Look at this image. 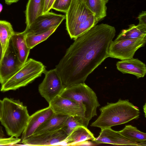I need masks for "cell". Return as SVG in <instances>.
Listing matches in <instances>:
<instances>
[{
  "label": "cell",
  "instance_id": "cell-3",
  "mask_svg": "<svg viewBox=\"0 0 146 146\" xmlns=\"http://www.w3.org/2000/svg\"><path fill=\"white\" fill-rule=\"evenodd\" d=\"M29 116L27 106L19 100L5 98L2 100L0 121L8 135L17 138L20 136Z\"/></svg>",
  "mask_w": 146,
  "mask_h": 146
},
{
  "label": "cell",
  "instance_id": "cell-31",
  "mask_svg": "<svg viewBox=\"0 0 146 146\" xmlns=\"http://www.w3.org/2000/svg\"><path fill=\"white\" fill-rule=\"evenodd\" d=\"M19 0H5V3L8 5H10L11 4L17 3Z\"/></svg>",
  "mask_w": 146,
  "mask_h": 146
},
{
  "label": "cell",
  "instance_id": "cell-15",
  "mask_svg": "<svg viewBox=\"0 0 146 146\" xmlns=\"http://www.w3.org/2000/svg\"><path fill=\"white\" fill-rule=\"evenodd\" d=\"M116 66L117 69L122 73L133 75L137 79L143 77L146 73L145 64L137 58L121 60L117 62Z\"/></svg>",
  "mask_w": 146,
  "mask_h": 146
},
{
  "label": "cell",
  "instance_id": "cell-9",
  "mask_svg": "<svg viewBox=\"0 0 146 146\" xmlns=\"http://www.w3.org/2000/svg\"><path fill=\"white\" fill-rule=\"evenodd\" d=\"M93 15L85 0H72L66 16V29L69 35L79 24Z\"/></svg>",
  "mask_w": 146,
  "mask_h": 146
},
{
  "label": "cell",
  "instance_id": "cell-22",
  "mask_svg": "<svg viewBox=\"0 0 146 146\" xmlns=\"http://www.w3.org/2000/svg\"><path fill=\"white\" fill-rule=\"evenodd\" d=\"M15 33L12 26L9 22L5 21L0 20V42L3 49L2 58L4 56L11 38Z\"/></svg>",
  "mask_w": 146,
  "mask_h": 146
},
{
  "label": "cell",
  "instance_id": "cell-18",
  "mask_svg": "<svg viewBox=\"0 0 146 146\" xmlns=\"http://www.w3.org/2000/svg\"><path fill=\"white\" fill-rule=\"evenodd\" d=\"M68 116L54 114L39 126L33 135H37L61 129Z\"/></svg>",
  "mask_w": 146,
  "mask_h": 146
},
{
  "label": "cell",
  "instance_id": "cell-11",
  "mask_svg": "<svg viewBox=\"0 0 146 146\" xmlns=\"http://www.w3.org/2000/svg\"><path fill=\"white\" fill-rule=\"evenodd\" d=\"M65 18V15L48 12L36 17L28 27H26L24 32L31 34L42 33L58 26Z\"/></svg>",
  "mask_w": 146,
  "mask_h": 146
},
{
  "label": "cell",
  "instance_id": "cell-13",
  "mask_svg": "<svg viewBox=\"0 0 146 146\" xmlns=\"http://www.w3.org/2000/svg\"><path fill=\"white\" fill-rule=\"evenodd\" d=\"M98 144L105 143L118 145L146 146V142H136L125 137L118 131L109 127L101 129L99 136L93 141Z\"/></svg>",
  "mask_w": 146,
  "mask_h": 146
},
{
  "label": "cell",
  "instance_id": "cell-33",
  "mask_svg": "<svg viewBox=\"0 0 146 146\" xmlns=\"http://www.w3.org/2000/svg\"><path fill=\"white\" fill-rule=\"evenodd\" d=\"M5 136L2 127L0 126V137H3Z\"/></svg>",
  "mask_w": 146,
  "mask_h": 146
},
{
  "label": "cell",
  "instance_id": "cell-14",
  "mask_svg": "<svg viewBox=\"0 0 146 146\" xmlns=\"http://www.w3.org/2000/svg\"><path fill=\"white\" fill-rule=\"evenodd\" d=\"M54 114L49 106L36 111L30 116L22 135L23 140L33 135L41 125Z\"/></svg>",
  "mask_w": 146,
  "mask_h": 146
},
{
  "label": "cell",
  "instance_id": "cell-35",
  "mask_svg": "<svg viewBox=\"0 0 146 146\" xmlns=\"http://www.w3.org/2000/svg\"><path fill=\"white\" fill-rule=\"evenodd\" d=\"M2 106V100L0 99V119H1V110Z\"/></svg>",
  "mask_w": 146,
  "mask_h": 146
},
{
  "label": "cell",
  "instance_id": "cell-1",
  "mask_svg": "<svg viewBox=\"0 0 146 146\" xmlns=\"http://www.w3.org/2000/svg\"><path fill=\"white\" fill-rule=\"evenodd\" d=\"M115 33L114 27L101 23L74 40L56 66L64 88L84 83L88 76L108 57Z\"/></svg>",
  "mask_w": 146,
  "mask_h": 146
},
{
  "label": "cell",
  "instance_id": "cell-7",
  "mask_svg": "<svg viewBox=\"0 0 146 146\" xmlns=\"http://www.w3.org/2000/svg\"><path fill=\"white\" fill-rule=\"evenodd\" d=\"M146 39H127L112 41L109 48L108 57L123 60L133 58L140 48L144 46Z\"/></svg>",
  "mask_w": 146,
  "mask_h": 146
},
{
  "label": "cell",
  "instance_id": "cell-12",
  "mask_svg": "<svg viewBox=\"0 0 146 146\" xmlns=\"http://www.w3.org/2000/svg\"><path fill=\"white\" fill-rule=\"evenodd\" d=\"M62 129L37 135H32L22 140L24 145H60L68 136Z\"/></svg>",
  "mask_w": 146,
  "mask_h": 146
},
{
  "label": "cell",
  "instance_id": "cell-27",
  "mask_svg": "<svg viewBox=\"0 0 146 146\" xmlns=\"http://www.w3.org/2000/svg\"><path fill=\"white\" fill-rule=\"evenodd\" d=\"M72 0H55L52 9L66 13L71 5Z\"/></svg>",
  "mask_w": 146,
  "mask_h": 146
},
{
  "label": "cell",
  "instance_id": "cell-6",
  "mask_svg": "<svg viewBox=\"0 0 146 146\" xmlns=\"http://www.w3.org/2000/svg\"><path fill=\"white\" fill-rule=\"evenodd\" d=\"M48 104L54 113L77 117L80 122L87 127L89 123L85 118V111L77 102L59 95Z\"/></svg>",
  "mask_w": 146,
  "mask_h": 146
},
{
  "label": "cell",
  "instance_id": "cell-32",
  "mask_svg": "<svg viewBox=\"0 0 146 146\" xmlns=\"http://www.w3.org/2000/svg\"><path fill=\"white\" fill-rule=\"evenodd\" d=\"M50 0H45V5L43 14L45 13L46 11Z\"/></svg>",
  "mask_w": 146,
  "mask_h": 146
},
{
  "label": "cell",
  "instance_id": "cell-29",
  "mask_svg": "<svg viewBox=\"0 0 146 146\" xmlns=\"http://www.w3.org/2000/svg\"><path fill=\"white\" fill-rule=\"evenodd\" d=\"M139 21L138 24L146 25V11H142L137 17Z\"/></svg>",
  "mask_w": 146,
  "mask_h": 146
},
{
  "label": "cell",
  "instance_id": "cell-30",
  "mask_svg": "<svg viewBox=\"0 0 146 146\" xmlns=\"http://www.w3.org/2000/svg\"><path fill=\"white\" fill-rule=\"evenodd\" d=\"M54 1L55 0H50L46 11L45 13L49 12L50 10L52 9V5Z\"/></svg>",
  "mask_w": 146,
  "mask_h": 146
},
{
  "label": "cell",
  "instance_id": "cell-5",
  "mask_svg": "<svg viewBox=\"0 0 146 146\" xmlns=\"http://www.w3.org/2000/svg\"><path fill=\"white\" fill-rule=\"evenodd\" d=\"M60 96L79 103L85 111V117L89 123L97 115V109L100 106L95 93L85 83L64 88Z\"/></svg>",
  "mask_w": 146,
  "mask_h": 146
},
{
  "label": "cell",
  "instance_id": "cell-36",
  "mask_svg": "<svg viewBox=\"0 0 146 146\" xmlns=\"http://www.w3.org/2000/svg\"><path fill=\"white\" fill-rule=\"evenodd\" d=\"M146 103H145V105L143 106V109L144 112L145 113V117H146Z\"/></svg>",
  "mask_w": 146,
  "mask_h": 146
},
{
  "label": "cell",
  "instance_id": "cell-21",
  "mask_svg": "<svg viewBox=\"0 0 146 146\" xmlns=\"http://www.w3.org/2000/svg\"><path fill=\"white\" fill-rule=\"evenodd\" d=\"M86 4L98 22L106 16V5L109 0H85Z\"/></svg>",
  "mask_w": 146,
  "mask_h": 146
},
{
  "label": "cell",
  "instance_id": "cell-25",
  "mask_svg": "<svg viewBox=\"0 0 146 146\" xmlns=\"http://www.w3.org/2000/svg\"><path fill=\"white\" fill-rule=\"evenodd\" d=\"M98 22L94 15L79 24L69 35L71 39L74 40L96 25Z\"/></svg>",
  "mask_w": 146,
  "mask_h": 146
},
{
  "label": "cell",
  "instance_id": "cell-20",
  "mask_svg": "<svg viewBox=\"0 0 146 146\" xmlns=\"http://www.w3.org/2000/svg\"><path fill=\"white\" fill-rule=\"evenodd\" d=\"M127 39H146V25H130L128 28L121 31L115 40Z\"/></svg>",
  "mask_w": 146,
  "mask_h": 146
},
{
  "label": "cell",
  "instance_id": "cell-23",
  "mask_svg": "<svg viewBox=\"0 0 146 146\" xmlns=\"http://www.w3.org/2000/svg\"><path fill=\"white\" fill-rule=\"evenodd\" d=\"M56 26L45 31L36 33H25V40L27 47L32 49L36 45L46 40L56 29Z\"/></svg>",
  "mask_w": 146,
  "mask_h": 146
},
{
  "label": "cell",
  "instance_id": "cell-26",
  "mask_svg": "<svg viewBox=\"0 0 146 146\" xmlns=\"http://www.w3.org/2000/svg\"><path fill=\"white\" fill-rule=\"evenodd\" d=\"M81 126L84 125L78 121L77 117L68 116L61 129L68 135L76 128Z\"/></svg>",
  "mask_w": 146,
  "mask_h": 146
},
{
  "label": "cell",
  "instance_id": "cell-4",
  "mask_svg": "<svg viewBox=\"0 0 146 146\" xmlns=\"http://www.w3.org/2000/svg\"><path fill=\"white\" fill-rule=\"evenodd\" d=\"M46 68L41 62L31 58L27 59L15 73L1 85V91L15 90L26 86L44 73Z\"/></svg>",
  "mask_w": 146,
  "mask_h": 146
},
{
  "label": "cell",
  "instance_id": "cell-34",
  "mask_svg": "<svg viewBox=\"0 0 146 146\" xmlns=\"http://www.w3.org/2000/svg\"><path fill=\"white\" fill-rule=\"evenodd\" d=\"M3 54V49L2 46L0 42V62L1 59Z\"/></svg>",
  "mask_w": 146,
  "mask_h": 146
},
{
  "label": "cell",
  "instance_id": "cell-2",
  "mask_svg": "<svg viewBox=\"0 0 146 146\" xmlns=\"http://www.w3.org/2000/svg\"><path fill=\"white\" fill-rule=\"evenodd\" d=\"M100 114L90 125L102 129L127 123L139 117V110L129 100L119 99L115 103H108L99 109Z\"/></svg>",
  "mask_w": 146,
  "mask_h": 146
},
{
  "label": "cell",
  "instance_id": "cell-16",
  "mask_svg": "<svg viewBox=\"0 0 146 146\" xmlns=\"http://www.w3.org/2000/svg\"><path fill=\"white\" fill-rule=\"evenodd\" d=\"M25 33L15 32L11 39V42L17 57L22 64L28 59L30 49L27 45L25 40Z\"/></svg>",
  "mask_w": 146,
  "mask_h": 146
},
{
  "label": "cell",
  "instance_id": "cell-24",
  "mask_svg": "<svg viewBox=\"0 0 146 146\" xmlns=\"http://www.w3.org/2000/svg\"><path fill=\"white\" fill-rule=\"evenodd\" d=\"M118 132L125 137L133 141L139 143L146 142V133L131 125H126L123 129Z\"/></svg>",
  "mask_w": 146,
  "mask_h": 146
},
{
  "label": "cell",
  "instance_id": "cell-28",
  "mask_svg": "<svg viewBox=\"0 0 146 146\" xmlns=\"http://www.w3.org/2000/svg\"><path fill=\"white\" fill-rule=\"evenodd\" d=\"M21 139L13 136L7 138L0 137V145H16Z\"/></svg>",
  "mask_w": 146,
  "mask_h": 146
},
{
  "label": "cell",
  "instance_id": "cell-10",
  "mask_svg": "<svg viewBox=\"0 0 146 146\" xmlns=\"http://www.w3.org/2000/svg\"><path fill=\"white\" fill-rule=\"evenodd\" d=\"M23 64L19 60L10 40L9 45L0 62V83L4 84Z\"/></svg>",
  "mask_w": 146,
  "mask_h": 146
},
{
  "label": "cell",
  "instance_id": "cell-17",
  "mask_svg": "<svg viewBox=\"0 0 146 146\" xmlns=\"http://www.w3.org/2000/svg\"><path fill=\"white\" fill-rule=\"evenodd\" d=\"M93 134L84 126L78 127L68 135L60 145L74 146L76 144L95 139Z\"/></svg>",
  "mask_w": 146,
  "mask_h": 146
},
{
  "label": "cell",
  "instance_id": "cell-19",
  "mask_svg": "<svg viewBox=\"0 0 146 146\" xmlns=\"http://www.w3.org/2000/svg\"><path fill=\"white\" fill-rule=\"evenodd\" d=\"M45 0H29L25 11V23L28 27L39 16L43 14Z\"/></svg>",
  "mask_w": 146,
  "mask_h": 146
},
{
  "label": "cell",
  "instance_id": "cell-8",
  "mask_svg": "<svg viewBox=\"0 0 146 146\" xmlns=\"http://www.w3.org/2000/svg\"><path fill=\"white\" fill-rule=\"evenodd\" d=\"M45 77L39 85L38 90L41 96L49 104L60 95L64 88L61 78L56 68L46 71Z\"/></svg>",
  "mask_w": 146,
  "mask_h": 146
}]
</instances>
